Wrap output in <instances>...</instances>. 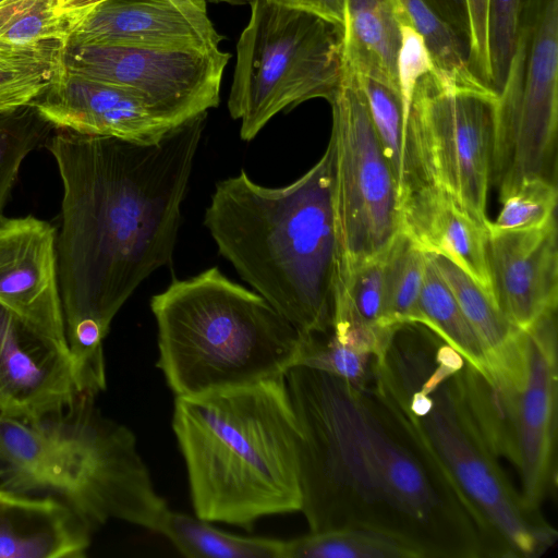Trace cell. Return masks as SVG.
I'll return each mask as SVG.
<instances>
[{
    "label": "cell",
    "instance_id": "1",
    "mask_svg": "<svg viewBox=\"0 0 558 558\" xmlns=\"http://www.w3.org/2000/svg\"><path fill=\"white\" fill-rule=\"evenodd\" d=\"M206 114L153 144L56 129L46 146L62 182L57 267L78 393L106 389L104 340L117 313L171 263Z\"/></svg>",
    "mask_w": 558,
    "mask_h": 558
},
{
    "label": "cell",
    "instance_id": "2",
    "mask_svg": "<svg viewBox=\"0 0 558 558\" xmlns=\"http://www.w3.org/2000/svg\"><path fill=\"white\" fill-rule=\"evenodd\" d=\"M300 429L301 512L311 532L363 529L421 558H493L476 511L400 405L303 365L284 374Z\"/></svg>",
    "mask_w": 558,
    "mask_h": 558
},
{
    "label": "cell",
    "instance_id": "3",
    "mask_svg": "<svg viewBox=\"0 0 558 558\" xmlns=\"http://www.w3.org/2000/svg\"><path fill=\"white\" fill-rule=\"evenodd\" d=\"M333 151L277 187L245 171L216 183L204 225L240 277L301 335L331 329L337 274Z\"/></svg>",
    "mask_w": 558,
    "mask_h": 558
},
{
    "label": "cell",
    "instance_id": "4",
    "mask_svg": "<svg viewBox=\"0 0 558 558\" xmlns=\"http://www.w3.org/2000/svg\"><path fill=\"white\" fill-rule=\"evenodd\" d=\"M172 429L197 518L250 531L301 510V436L284 375L175 397Z\"/></svg>",
    "mask_w": 558,
    "mask_h": 558
},
{
    "label": "cell",
    "instance_id": "5",
    "mask_svg": "<svg viewBox=\"0 0 558 558\" xmlns=\"http://www.w3.org/2000/svg\"><path fill=\"white\" fill-rule=\"evenodd\" d=\"M461 354L424 326L396 330L378 356L377 386L404 411L481 519L496 558H533L557 531L515 492L463 404Z\"/></svg>",
    "mask_w": 558,
    "mask_h": 558
},
{
    "label": "cell",
    "instance_id": "6",
    "mask_svg": "<svg viewBox=\"0 0 558 558\" xmlns=\"http://www.w3.org/2000/svg\"><path fill=\"white\" fill-rule=\"evenodd\" d=\"M78 395L58 414L27 422L0 414L1 486L61 496L94 531L120 520L158 531L168 506L134 434Z\"/></svg>",
    "mask_w": 558,
    "mask_h": 558
},
{
    "label": "cell",
    "instance_id": "7",
    "mask_svg": "<svg viewBox=\"0 0 558 558\" xmlns=\"http://www.w3.org/2000/svg\"><path fill=\"white\" fill-rule=\"evenodd\" d=\"M157 367L175 397L242 387L284 375L301 333L255 291L217 267L174 279L150 300Z\"/></svg>",
    "mask_w": 558,
    "mask_h": 558
},
{
    "label": "cell",
    "instance_id": "8",
    "mask_svg": "<svg viewBox=\"0 0 558 558\" xmlns=\"http://www.w3.org/2000/svg\"><path fill=\"white\" fill-rule=\"evenodd\" d=\"M250 5L228 97L247 142L281 111L314 98L329 101L342 74L340 25L270 0Z\"/></svg>",
    "mask_w": 558,
    "mask_h": 558
},
{
    "label": "cell",
    "instance_id": "9",
    "mask_svg": "<svg viewBox=\"0 0 558 558\" xmlns=\"http://www.w3.org/2000/svg\"><path fill=\"white\" fill-rule=\"evenodd\" d=\"M328 102L337 266H345L387 250L401 229L400 199L364 93L355 74L343 65Z\"/></svg>",
    "mask_w": 558,
    "mask_h": 558
},
{
    "label": "cell",
    "instance_id": "10",
    "mask_svg": "<svg viewBox=\"0 0 558 558\" xmlns=\"http://www.w3.org/2000/svg\"><path fill=\"white\" fill-rule=\"evenodd\" d=\"M498 95L456 90L434 74L417 83L408 133L422 185L437 187L487 225Z\"/></svg>",
    "mask_w": 558,
    "mask_h": 558
},
{
    "label": "cell",
    "instance_id": "11",
    "mask_svg": "<svg viewBox=\"0 0 558 558\" xmlns=\"http://www.w3.org/2000/svg\"><path fill=\"white\" fill-rule=\"evenodd\" d=\"M558 0H523L518 36L496 104V140L517 167L557 158Z\"/></svg>",
    "mask_w": 558,
    "mask_h": 558
},
{
    "label": "cell",
    "instance_id": "12",
    "mask_svg": "<svg viewBox=\"0 0 558 558\" xmlns=\"http://www.w3.org/2000/svg\"><path fill=\"white\" fill-rule=\"evenodd\" d=\"M229 59L220 48L66 45L62 52L65 69L133 92L172 126L219 105Z\"/></svg>",
    "mask_w": 558,
    "mask_h": 558
},
{
    "label": "cell",
    "instance_id": "13",
    "mask_svg": "<svg viewBox=\"0 0 558 558\" xmlns=\"http://www.w3.org/2000/svg\"><path fill=\"white\" fill-rule=\"evenodd\" d=\"M525 378L520 392L515 469L534 510L557 488V310L523 330Z\"/></svg>",
    "mask_w": 558,
    "mask_h": 558
},
{
    "label": "cell",
    "instance_id": "14",
    "mask_svg": "<svg viewBox=\"0 0 558 558\" xmlns=\"http://www.w3.org/2000/svg\"><path fill=\"white\" fill-rule=\"evenodd\" d=\"M77 396L68 347L0 303V414L39 421Z\"/></svg>",
    "mask_w": 558,
    "mask_h": 558
},
{
    "label": "cell",
    "instance_id": "15",
    "mask_svg": "<svg viewBox=\"0 0 558 558\" xmlns=\"http://www.w3.org/2000/svg\"><path fill=\"white\" fill-rule=\"evenodd\" d=\"M31 107L53 129L137 144L156 143L177 128L133 92L74 73L63 64Z\"/></svg>",
    "mask_w": 558,
    "mask_h": 558
},
{
    "label": "cell",
    "instance_id": "16",
    "mask_svg": "<svg viewBox=\"0 0 558 558\" xmlns=\"http://www.w3.org/2000/svg\"><path fill=\"white\" fill-rule=\"evenodd\" d=\"M56 243L57 231L46 220H0V303L66 345Z\"/></svg>",
    "mask_w": 558,
    "mask_h": 558
},
{
    "label": "cell",
    "instance_id": "17",
    "mask_svg": "<svg viewBox=\"0 0 558 558\" xmlns=\"http://www.w3.org/2000/svg\"><path fill=\"white\" fill-rule=\"evenodd\" d=\"M222 39L205 0H108L74 27L66 45L213 50Z\"/></svg>",
    "mask_w": 558,
    "mask_h": 558
},
{
    "label": "cell",
    "instance_id": "18",
    "mask_svg": "<svg viewBox=\"0 0 558 558\" xmlns=\"http://www.w3.org/2000/svg\"><path fill=\"white\" fill-rule=\"evenodd\" d=\"M487 263L495 301L520 330L558 305L557 221L488 232Z\"/></svg>",
    "mask_w": 558,
    "mask_h": 558
},
{
    "label": "cell",
    "instance_id": "19",
    "mask_svg": "<svg viewBox=\"0 0 558 558\" xmlns=\"http://www.w3.org/2000/svg\"><path fill=\"white\" fill-rule=\"evenodd\" d=\"M400 213V230L421 250L447 257L494 298L487 263V225L432 185L410 192L401 201Z\"/></svg>",
    "mask_w": 558,
    "mask_h": 558
},
{
    "label": "cell",
    "instance_id": "20",
    "mask_svg": "<svg viewBox=\"0 0 558 558\" xmlns=\"http://www.w3.org/2000/svg\"><path fill=\"white\" fill-rule=\"evenodd\" d=\"M92 532L64 500L0 487V558H81Z\"/></svg>",
    "mask_w": 558,
    "mask_h": 558
},
{
    "label": "cell",
    "instance_id": "21",
    "mask_svg": "<svg viewBox=\"0 0 558 558\" xmlns=\"http://www.w3.org/2000/svg\"><path fill=\"white\" fill-rule=\"evenodd\" d=\"M342 65L399 93L397 57L405 14L397 0H342Z\"/></svg>",
    "mask_w": 558,
    "mask_h": 558
},
{
    "label": "cell",
    "instance_id": "22",
    "mask_svg": "<svg viewBox=\"0 0 558 558\" xmlns=\"http://www.w3.org/2000/svg\"><path fill=\"white\" fill-rule=\"evenodd\" d=\"M428 255L485 348L490 372H523V330L518 329L501 312L494 298L454 263L439 254Z\"/></svg>",
    "mask_w": 558,
    "mask_h": 558
},
{
    "label": "cell",
    "instance_id": "23",
    "mask_svg": "<svg viewBox=\"0 0 558 558\" xmlns=\"http://www.w3.org/2000/svg\"><path fill=\"white\" fill-rule=\"evenodd\" d=\"M526 371V366H525ZM522 377L482 373L464 361L458 373L463 404L493 454L513 466L518 457V428Z\"/></svg>",
    "mask_w": 558,
    "mask_h": 558
},
{
    "label": "cell",
    "instance_id": "24",
    "mask_svg": "<svg viewBox=\"0 0 558 558\" xmlns=\"http://www.w3.org/2000/svg\"><path fill=\"white\" fill-rule=\"evenodd\" d=\"M411 24L423 36L432 54L436 78L446 87L483 95H498L472 71L468 46L437 0H397Z\"/></svg>",
    "mask_w": 558,
    "mask_h": 558
},
{
    "label": "cell",
    "instance_id": "25",
    "mask_svg": "<svg viewBox=\"0 0 558 558\" xmlns=\"http://www.w3.org/2000/svg\"><path fill=\"white\" fill-rule=\"evenodd\" d=\"M157 533L191 558H284L286 541L227 533L209 521L170 509Z\"/></svg>",
    "mask_w": 558,
    "mask_h": 558
},
{
    "label": "cell",
    "instance_id": "26",
    "mask_svg": "<svg viewBox=\"0 0 558 558\" xmlns=\"http://www.w3.org/2000/svg\"><path fill=\"white\" fill-rule=\"evenodd\" d=\"M355 76L364 93L373 126L393 174L401 204V201L422 183L411 151L408 122L400 94L377 81Z\"/></svg>",
    "mask_w": 558,
    "mask_h": 558
},
{
    "label": "cell",
    "instance_id": "27",
    "mask_svg": "<svg viewBox=\"0 0 558 558\" xmlns=\"http://www.w3.org/2000/svg\"><path fill=\"white\" fill-rule=\"evenodd\" d=\"M418 324L458 351L482 373H490L485 348L463 315L450 289L427 253V263L417 302Z\"/></svg>",
    "mask_w": 558,
    "mask_h": 558
},
{
    "label": "cell",
    "instance_id": "28",
    "mask_svg": "<svg viewBox=\"0 0 558 558\" xmlns=\"http://www.w3.org/2000/svg\"><path fill=\"white\" fill-rule=\"evenodd\" d=\"M64 48L58 43L0 45V116L31 107L61 68Z\"/></svg>",
    "mask_w": 558,
    "mask_h": 558
},
{
    "label": "cell",
    "instance_id": "29",
    "mask_svg": "<svg viewBox=\"0 0 558 558\" xmlns=\"http://www.w3.org/2000/svg\"><path fill=\"white\" fill-rule=\"evenodd\" d=\"M427 253L404 232L395 236L384 253V326L388 330L418 324V296Z\"/></svg>",
    "mask_w": 558,
    "mask_h": 558
},
{
    "label": "cell",
    "instance_id": "30",
    "mask_svg": "<svg viewBox=\"0 0 558 558\" xmlns=\"http://www.w3.org/2000/svg\"><path fill=\"white\" fill-rule=\"evenodd\" d=\"M284 558H421L403 542L363 529L310 532L286 541Z\"/></svg>",
    "mask_w": 558,
    "mask_h": 558
},
{
    "label": "cell",
    "instance_id": "31",
    "mask_svg": "<svg viewBox=\"0 0 558 558\" xmlns=\"http://www.w3.org/2000/svg\"><path fill=\"white\" fill-rule=\"evenodd\" d=\"M51 129L32 107L0 116V220L25 158Z\"/></svg>",
    "mask_w": 558,
    "mask_h": 558
},
{
    "label": "cell",
    "instance_id": "32",
    "mask_svg": "<svg viewBox=\"0 0 558 558\" xmlns=\"http://www.w3.org/2000/svg\"><path fill=\"white\" fill-rule=\"evenodd\" d=\"M295 365L329 373L356 387L371 384L376 376V355L342 344L333 337L331 329L301 335Z\"/></svg>",
    "mask_w": 558,
    "mask_h": 558
},
{
    "label": "cell",
    "instance_id": "33",
    "mask_svg": "<svg viewBox=\"0 0 558 558\" xmlns=\"http://www.w3.org/2000/svg\"><path fill=\"white\" fill-rule=\"evenodd\" d=\"M499 199L501 209L494 221H488V232L537 228L556 218L557 184L526 179Z\"/></svg>",
    "mask_w": 558,
    "mask_h": 558
},
{
    "label": "cell",
    "instance_id": "34",
    "mask_svg": "<svg viewBox=\"0 0 558 558\" xmlns=\"http://www.w3.org/2000/svg\"><path fill=\"white\" fill-rule=\"evenodd\" d=\"M523 0H489L488 46L493 88L499 94L514 51Z\"/></svg>",
    "mask_w": 558,
    "mask_h": 558
},
{
    "label": "cell",
    "instance_id": "35",
    "mask_svg": "<svg viewBox=\"0 0 558 558\" xmlns=\"http://www.w3.org/2000/svg\"><path fill=\"white\" fill-rule=\"evenodd\" d=\"M400 31L401 43L397 57V80L404 118L409 124L415 87L424 75H436V68L423 36L411 24L407 14L401 19Z\"/></svg>",
    "mask_w": 558,
    "mask_h": 558
},
{
    "label": "cell",
    "instance_id": "36",
    "mask_svg": "<svg viewBox=\"0 0 558 558\" xmlns=\"http://www.w3.org/2000/svg\"><path fill=\"white\" fill-rule=\"evenodd\" d=\"M488 14L489 0H464L469 62L475 75L494 90L489 61Z\"/></svg>",
    "mask_w": 558,
    "mask_h": 558
},
{
    "label": "cell",
    "instance_id": "37",
    "mask_svg": "<svg viewBox=\"0 0 558 558\" xmlns=\"http://www.w3.org/2000/svg\"><path fill=\"white\" fill-rule=\"evenodd\" d=\"M289 8L300 9L315 13L342 27L343 2L342 0H270Z\"/></svg>",
    "mask_w": 558,
    "mask_h": 558
},
{
    "label": "cell",
    "instance_id": "38",
    "mask_svg": "<svg viewBox=\"0 0 558 558\" xmlns=\"http://www.w3.org/2000/svg\"><path fill=\"white\" fill-rule=\"evenodd\" d=\"M108 0H51L53 13L61 17L71 33L93 10Z\"/></svg>",
    "mask_w": 558,
    "mask_h": 558
},
{
    "label": "cell",
    "instance_id": "39",
    "mask_svg": "<svg viewBox=\"0 0 558 558\" xmlns=\"http://www.w3.org/2000/svg\"><path fill=\"white\" fill-rule=\"evenodd\" d=\"M451 22L465 36L464 0H437Z\"/></svg>",
    "mask_w": 558,
    "mask_h": 558
},
{
    "label": "cell",
    "instance_id": "40",
    "mask_svg": "<svg viewBox=\"0 0 558 558\" xmlns=\"http://www.w3.org/2000/svg\"><path fill=\"white\" fill-rule=\"evenodd\" d=\"M211 1H233V0H211Z\"/></svg>",
    "mask_w": 558,
    "mask_h": 558
}]
</instances>
